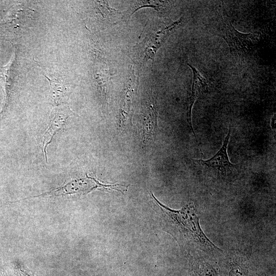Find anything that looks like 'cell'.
<instances>
[{"label":"cell","mask_w":276,"mask_h":276,"mask_svg":"<svg viewBox=\"0 0 276 276\" xmlns=\"http://www.w3.org/2000/svg\"><path fill=\"white\" fill-rule=\"evenodd\" d=\"M74 113L68 106L61 105L56 106L52 111L48 127L41 138V146L45 159L48 162L47 149L51 143L54 135L63 128L67 119Z\"/></svg>","instance_id":"obj_6"},{"label":"cell","mask_w":276,"mask_h":276,"mask_svg":"<svg viewBox=\"0 0 276 276\" xmlns=\"http://www.w3.org/2000/svg\"><path fill=\"white\" fill-rule=\"evenodd\" d=\"M152 197L159 207L163 223L166 231L172 235L182 247L212 253L220 250L206 236L201 228L199 218L192 202L181 209L174 210L161 203L151 193Z\"/></svg>","instance_id":"obj_1"},{"label":"cell","mask_w":276,"mask_h":276,"mask_svg":"<svg viewBox=\"0 0 276 276\" xmlns=\"http://www.w3.org/2000/svg\"><path fill=\"white\" fill-rule=\"evenodd\" d=\"M49 80L50 85L49 101L55 106L67 103L71 94L68 82L57 74H43Z\"/></svg>","instance_id":"obj_7"},{"label":"cell","mask_w":276,"mask_h":276,"mask_svg":"<svg viewBox=\"0 0 276 276\" xmlns=\"http://www.w3.org/2000/svg\"><path fill=\"white\" fill-rule=\"evenodd\" d=\"M163 2L160 1H136L134 3V5L131 7L130 10L131 11V15L133 14L138 9L144 7H152L155 9H160L163 7Z\"/></svg>","instance_id":"obj_13"},{"label":"cell","mask_w":276,"mask_h":276,"mask_svg":"<svg viewBox=\"0 0 276 276\" xmlns=\"http://www.w3.org/2000/svg\"><path fill=\"white\" fill-rule=\"evenodd\" d=\"M97 189H98V180L93 177L86 175V178L72 180L53 190L36 196L28 197L16 201L15 202L37 197H52L73 195H84Z\"/></svg>","instance_id":"obj_5"},{"label":"cell","mask_w":276,"mask_h":276,"mask_svg":"<svg viewBox=\"0 0 276 276\" xmlns=\"http://www.w3.org/2000/svg\"><path fill=\"white\" fill-rule=\"evenodd\" d=\"M183 22L181 17L172 24L159 30L148 33L144 39L135 46L136 58L141 64L151 60L153 62L156 53L170 35Z\"/></svg>","instance_id":"obj_4"},{"label":"cell","mask_w":276,"mask_h":276,"mask_svg":"<svg viewBox=\"0 0 276 276\" xmlns=\"http://www.w3.org/2000/svg\"><path fill=\"white\" fill-rule=\"evenodd\" d=\"M192 273V276H222L216 265L203 259L195 260L193 263Z\"/></svg>","instance_id":"obj_10"},{"label":"cell","mask_w":276,"mask_h":276,"mask_svg":"<svg viewBox=\"0 0 276 276\" xmlns=\"http://www.w3.org/2000/svg\"><path fill=\"white\" fill-rule=\"evenodd\" d=\"M193 73V80L191 93L187 103V119L188 125L195 137L196 135L192 124L191 113L192 107L195 101L208 91V84L206 79L193 66L188 64Z\"/></svg>","instance_id":"obj_8"},{"label":"cell","mask_w":276,"mask_h":276,"mask_svg":"<svg viewBox=\"0 0 276 276\" xmlns=\"http://www.w3.org/2000/svg\"><path fill=\"white\" fill-rule=\"evenodd\" d=\"M253 272L249 265L240 260H232L229 262L222 276H254Z\"/></svg>","instance_id":"obj_11"},{"label":"cell","mask_w":276,"mask_h":276,"mask_svg":"<svg viewBox=\"0 0 276 276\" xmlns=\"http://www.w3.org/2000/svg\"><path fill=\"white\" fill-rule=\"evenodd\" d=\"M134 72L131 66L124 88L125 105L128 108L130 107L138 86L139 79L135 75Z\"/></svg>","instance_id":"obj_12"},{"label":"cell","mask_w":276,"mask_h":276,"mask_svg":"<svg viewBox=\"0 0 276 276\" xmlns=\"http://www.w3.org/2000/svg\"><path fill=\"white\" fill-rule=\"evenodd\" d=\"M217 34L227 43L230 51L239 56L249 55L260 41V33L238 32L228 20L222 18L217 25Z\"/></svg>","instance_id":"obj_3"},{"label":"cell","mask_w":276,"mask_h":276,"mask_svg":"<svg viewBox=\"0 0 276 276\" xmlns=\"http://www.w3.org/2000/svg\"><path fill=\"white\" fill-rule=\"evenodd\" d=\"M16 275L17 276H33L21 266H17Z\"/></svg>","instance_id":"obj_14"},{"label":"cell","mask_w":276,"mask_h":276,"mask_svg":"<svg viewBox=\"0 0 276 276\" xmlns=\"http://www.w3.org/2000/svg\"><path fill=\"white\" fill-rule=\"evenodd\" d=\"M0 276H3V275L2 274V273H0Z\"/></svg>","instance_id":"obj_15"},{"label":"cell","mask_w":276,"mask_h":276,"mask_svg":"<svg viewBox=\"0 0 276 276\" xmlns=\"http://www.w3.org/2000/svg\"><path fill=\"white\" fill-rule=\"evenodd\" d=\"M144 112L143 130L144 141L146 143L155 135L157 125V110L155 105L149 103Z\"/></svg>","instance_id":"obj_9"},{"label":"cell","mask_w":276,"mask_h":276,"mask_svg":"<svg viewBox=\"0 0 276 276\" xmlns=\"http://www.w3.org/2000/svg\"><path fill=\"white\" fill-rule=\"evenodd\" d=\"M231 134L229 128L222 147L212 157L207 160L193 159L195 165L203 172L218 180L229 181L238 173L237 166L230 162L227 152Z\"/></svg>","instance_id":"obj_2"}]
</instances>
